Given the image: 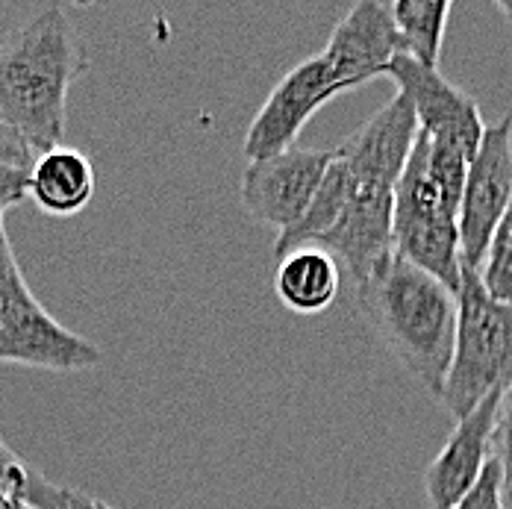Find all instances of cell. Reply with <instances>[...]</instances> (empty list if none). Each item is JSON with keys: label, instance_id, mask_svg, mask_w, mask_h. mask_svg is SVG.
Masks as SVG:
<instances>
[{"label": "cell", "instance_id": "d6986e66", "mask_svg": "<svg viewBox=\"0 0 512 509\" xmlns=\"http://www.w3.org/2000/svg\"><path fill=\"white\" fill-rule=\"evenodd\" d=\"M492 459L501 468V486H504V498H512V386L501 395V404L495 412V424H492Z\"/></svg>", "mask_w": 512, "mask_h": 509}, {"label": "cell", "instance_id": "ba28073f", "mask_svg": "<svg viewBox=\"0 0 512 509\" xmlns=\"http://www.w3.org/2000/svg\"><path fill=\"white\" fill-rule=\"evenodd\" d=\"M333 151H301L292 148L268 159H256L242 174V204L248 215L274 227L277 233L301 221L312 204Z\"/></svg>", "mask_w": 512, "mask_h": 509}, {"label": "cell", "instance_id": "603a6c76", "mask_svg": "<svg viewBox=\"0 0 512 509\" xmlns=\"http://www.w3.org/2000/svg\"><path fill=\"white\" fill-rule=\"evenodd\" d=\"M68 507L71 509H98V501H95V498H89V495H83V492H71V489H68Z\"/></svg>", "mask_w": 512, "mask_h": 509}, {"label": "cell", "instance_id": "2e32d148", "mask_svg": "<svg viewBox=\"0 0 512 509\" xmlns=\"http://www.w3.org/2000/svg\"><path fill=\"white\" fill-rule=\"evenodd\" d=\"M389 9H392V21L401 36L404 53L427 68H436L454 3H448V0H398V3H389Z\"/></svg>", "mask_w": 512, "mask_h": 509}, {"label": "cell", "instance_id": "9a60e30c", "mask_svg": "<svg viewBox=\"0 0 512 509\" xmlns=\"http://www.w3.org/2000/svg\"><path fill=\"white\" fill-rule=\"evenodd\" d=\"M342 265L333 254L318 245L295 248L277 262L274 289L283 306L298 315H318L339 298Z\"/></svg>", "mask_w": 512, "mask_h": 509}, {"label": "cell", "instance_id": "5bb4252c", "mask_svg": "<svg viewBox=\"0 0 512 509\" xmlns=\"http://www.w3.org/2000/svg\"><path fill=\"white\" fill-rule=\"evenodd\" d=\"M95 165L77 148H53L33 159L27 174V195L42 212L71 218L83 212L95 198Z\"/></svg>", "mask_w": 512, "mask_h": 509}, {"label": "cell", "instance_id": "e0dca14e", "mask_svg": "<svg viewBox=\"0 0 512 509\" xmlns=\"http://www.w3.org/2000/svg\"><path fill=\"white\" fill-rule=\"evenodd\" d=\"M0 498L27 504L30 509H59L65 504V489L48 483L36 468H30L0 442Z\"/></svg>", "mask_w": 512, "mask_h": 509}, {"label": "cell", "instance_id": "6da1fadb", "mask_svg": "<svg viewBox=\"0 0 512 509\" xmlns=\"http://www.w3.org/2000/svg\"><path fill=\"white\" fill-rule=\"evenodd\" d=\"M89 51L62 6H48L0 39V130L33 159L65 139L68 92Z\"/></svg>", "mask_w": 512, "mask_h": 509}, {"label": "cell", "instance_id": "7a4b0ae2", "mask_svg": "<svg viewBox=\"0 0 512 509\" xmlns=\"http://www.w3.org/2000/svg\"><path fill=\"white\" fill-rule=\"evenodd\" d=\"M357 304L377 339L439 398L457 342V292L407 259L389 254L357 283Z\"/></svg>", "mask_w": 512, "mask_h": 509}, {"label": "cell", "instance_id": "52a82bcc", "mask_svg": "<svg viewBox=\"0 0 512 509\" xmlns=\"http://www.w3.org/2000/svg\"><path fill=\"white\" fill-rule=\"evenodd\" d=\"M336 95H345V89L339 86L336 74L330 71L321 53L298 62L259 106L245 133L242 153L256 162L292 151L309 118Z\"/></svg>", "mask_w": 512, "mask_h": 509}, {"label": "cell", "instance_id": "7402d4cb", "mask_svg": "<svg viewBox=\"0 0 512 509\" xmlns=\"http://www.w3.org/2000/svg\"><path fill=\"white\" fill-rule=\"evenodd\" d=\"M0 165H21V168L33 165V156L24 151L9 133H3V130H0Z\"/></svg>", "mask_w": 512, "mask_h": 509}, {"label": "cell", "instance_id": "d4e9b609", "mask_svg": "<svg viewBox=\"0 0 512 509\" xmlns=\"http://www.w3.org/2000/svg\"><path fill=\"white\" fill-rule=\"evenodd\" d=\"M59 509H71V507H68V489H65V504H62Z\"/></svg>", "mask_w": 512, "mask_h": 509}, {"label": "cell", "instance_id": "277c9868", "mask_svg": "<svg viewBox=\"0 0 512 509\" xmlns=\"http://www.w3.org/2000/svg\"><path fill=\"white\" fill-rule=\"evenodd\" d=\"M457 342L439 401L460 421L495 389L512 386V304L495 301L477 271L462 268Z\"/></svg>", "mask_w": 512, "mask_h": 509}, {"label": "cell", "instance_id": "44dd1931", "mask_svg": "<svg viewBox=\"0 0 512 509\" xmlns=\"http://www.w3.org/2000/svg\"><path fill=\"white\" fill-rule=\"evenodd\" d=\"M27 174L30 168L0 165V218L6 215V209L18 206L27 198Z\"/></svg>", "mask_w": 512, "mask_h": 509}, {"label": "cell", "instance_id": "3957f363", "mask_svg": "<svg viewBox=\"0 0 512 509\" xmlns=\"http://www.w3.org/2000/svg\"><path fill=\"white\" fill-rule=\"evenodd\" d=\"M468 162V153L418 130L404 174L395 186L392 254L433 274L451 292H460L462 280L457 218Z\"/></svg>", "mask_w": 512, "mask_h": 509}, {"label": "cell", "instance_id": "30bf717a", "mask_svg": "<svg viewBox=\"0 0 512 509\" xmlns=\"http://www.w3.org/2000/svg\"><path fill=\"white\" fill-rule=\"evenodd\" d=\"M415 136H418L415 109L398 92L336 148V156L345 162V168L357 183L395 192L404 165L410 159Z\"/></svg>", "mask_w": 512, "mask_h": 509}, {"label": "cell", "instance_id": "484cf974", "mask_svg": "<svg viewBox=\"0 0 512 509\" xmlns=\"http://www.w3.org/2000/svg\"><path fill=\"white\" fill-rule=\"evenodd\" d=\"M98 509H115V507H109V504H103V501H98Z\"/></svg>", "mask_w": 512, "mask_h": 509}, {"label": "cell", "instance_id": "8fae6325", "mask_svg": "<svg viewBox=\"0 0 512 509\" xmlns=\"http://www.w3.org/2000/svg\"><path fill=\"white\" fill-rule=\"evenodd\" d=\"M339 159V156H336ZM342 162V159H339ZM345 165V162H342ZM351 174V171H348ZM348 204L333 221V227L312 245L324 248L348 268L354 283H362L386 256L392 254V209L395 192L362 186L351 177Z\"/></svg>", "mask_w": 512, "mask_h": 509}, {"label": "cell", "instance_id": "4fadbf2b", "mask_svg": "<svg viewBox=\"0 0 512 509\" xmlns=\"http://www.w3.org/2000/svg\"><path fill=\"white\" fill-rule=\"evenodd\" d=\"M504 389H495L486 395L468 415H462L448 436L445 448L424 471V492L433 509H454L468 489L480 480L486 462H489V442H492V424L501 404Z\"/></svg>", "mask_w": 512, "mask_h": 509}, {"label": "cell", "instance_id": "5b68a950", "mask_svg": "<svg viewBox=\"0 0 512 509\" xmlns=\"http://www.w3.org/2000/svg\"><path fill=\"white\" fill-rule=\"evenodd\" d=\"M101 359L95 342L62 327L30 292L0 218V362L68 374L98 368Z\"/></svg>", "mask_w": 512, "mask_h": 509}, {"label": "cell", "instance_id": "ac0fdd59", "mask_svg": "<svg viewBox=\"0 0 512 509\" xmlns=\"http://www.w3.org/2000/svg\"><path fill=\"white\" fill-rule=\"evenodd\" d=\"M477 277L495 301L512 304V201L492 233L489 251Z\"/></svg>", "mask_w": 512, "mask_h": 509}, {"label": "cell", "instance_id": "8992f818", "mask_svg": "<svg viewBox=\"0 0 512 509\" xmlns=\"http://www.w3.org/2000/svg\"><path fill=\"white\" fill-rule=\"evenodd\" d=\"M512 201V118L483 130L480 148L468 162L462 186L460 262L462 268L480 271L492 233Z\"/></svg>", "mask_w": 512, "mask_h": 509}, {"label": "cell", "instance_id": "ffe728a7", "mask_svg": "<svg viewBox=\"0 0 512 509\" xmlns=\"http://www.w3.org/2000/svg\"><path fill=\"white\" fill-rule=\"evenodd\" d=\"M454 509H507L504 507V486H501V468L495 459L486 462L480 480L468 489V495L462 498Z\"/></svg>", "mask_w": 512, "mask_h": 509}, {"label": "cell", "instance_id": "9c48e42d", "mask_svg": "<svg viewBox=\"0 0 512 509\" xmlns=\"http://www.w3.org/2000/svg\"><path fill=\"white\" fill-rule=\"evenodd\" d=\"M386 77H392L398 83V92L412 103L418 130L424 136L454 145L474 159L486 127L480 118V106L462 89L448 83L439 68H427L407 53H398L389 62Z\"/></svg>", "mask_w": 512, "mask_h": 509}, {"label": "cell", "instance_id": "7c38bea8", "mask_svg": "<svg viewBox=\"0 0 512 509\" xmlns=\"http://www.w3.org/2000/svg\"><path fill=\"white\" fill-rule=\"evenodd\" d=\"M404 53L401 36L392 21L389 3L362 0L348 9V15L330 33L324 59L345 92L386 74L389 62Z\"/></svg>", "mask_w": 512, "mask_h": 509}, {"label": "cell", "instance_id": "cb8c5ba5", "mask_svg": "<svg viewBox=\"0 0 512 509\" xmlns=\"http://www.w3.org/2000/svg\"><path fill=\"white\" fill-rule=\"evenodd\" d=\"M498 12H501L504 18H510L512 21V0H498Z\"/></svg>", "mask_w": 512, "mask_h": 509}]
</instances>
